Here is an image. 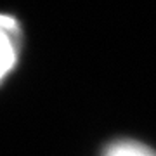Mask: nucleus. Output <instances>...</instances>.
<instances>
[{
  "label": "nucleus",
  "instance_id": "1",
  "mask_svg": "<svg viewBox=\"0 0 156 156\" xmlns=\"http://www.w3.org/2000/svg\"><path fill=\"white\" fill-rule=\"evenodd\" d=\"M19 26L14 17L0 16V80L11 71L17 57Z\"/></svg>",
  "mask_w": 156,
  "mask_h": 156
},
{
  "label": "nucleus",
  "instance_id": "2",
  "mask_svg": "<svg viewBox=\"0 0 156 156\" xmlns=\"http://www.w3.org/2000/svg\"><path fill=\"white\" fill-rule=\"evenodd\" d=\"M104 156H156V153L137 140H116L108 146Z\"/></svg>",
  "mask_w": 156,
  "mask_h": 156
}]
</instances>
